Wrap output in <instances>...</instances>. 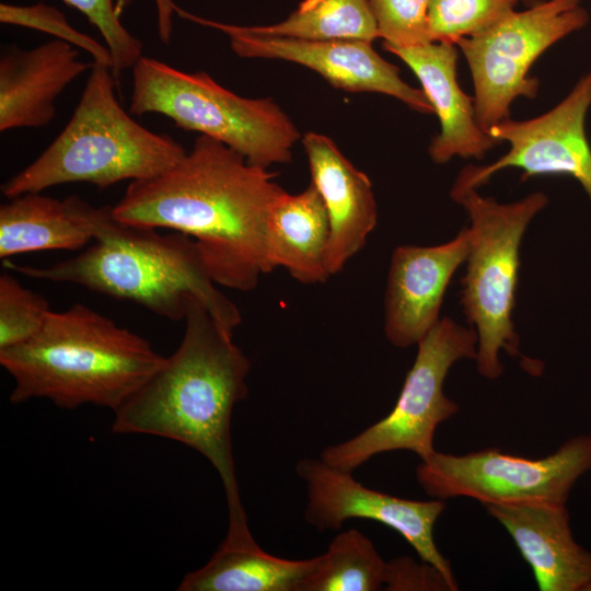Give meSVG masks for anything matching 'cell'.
<instances>
[{
  "label": "cell",
  "instance_id": "9a60e30c",
  "mask_svg": "<svg viewBox=\"0 0 591 591\" xmlns=\"http://www.w3.org/2000/svg\"><path fill=\"white\" fill-rule=\"evenodd\" d=\"M484 508L512 537L541 591H591V552L573 537L566 505L543 501Z\"/></svg>",
  "mask_w": 591,
  "mask_h": 591
},
{
  "label": "cell",
  "instance_id": "277c9868",
  "mask_svg": "<svg viewBox=\"0 0 591 591\" xmlns=\"http://www.w3.org/2000/svg\"><path fill=\"white\" fill-rule=\"evenodd\" d=\"M4 266L30 278L131 301L172 321H183L196 297L231 335L242 322L236 305L211 279L197 242L177 231L161 234L115 218L94 244L73 257L47 267L7 260Z\"/></svg>",
  "mask_w": 591,
  "mask_h": 591
},
{
  "label": "cell",
  "instance_id": "52a82bcc",
  "mask_svg": "<svg viewBox=\"0 0 591 591\" xmlns=\"http://www.w3.org/2000/svg\"><path fill=\"white\" fill-rule=\"evenodd\" d=\"M129 113H155L213 138L255 166L288 164L301 134L273 99H247L207 72H185L142 56L132 68Z\"/></svg>",
  "mask_w": 591,
  "mask_h": 591
},
{
  "label": "cell",
  "instance_id": "f1b7e54d",
  "mask_svg": "<svg viewBox=\"0 0 591 591\" xmlns=\"http://www.w3.org/2000/svg\"><path fill=\"white\" fill-rule=\"evenodd\" d=\"M383 590L386 591H456L433 565L410 557H397L386 564Z\"/></svg>",
  "mask_w": 591,
  "mask_h": 591
},
{
  "label": "cell",
  "instance_id": "5bb4252c",
  "mask_svg": "<svg viewBox=\"0 0 591 591\" xmlns=\"http://www.w3.org/2000/svg\"><path fill=\"white\" fill-rule=\"evenodd\" d=\"M470 250L468 228L443 244L398 245L384 298V334L397 348L417 345L438 323L445 290Z\"/></svg>",
  "mask_w": 591,
  "mask_h": 591
},
{
  "label": "cell",
  "instance_id": "d4e9b609",
  "mask_svg": "<svg viewBox=\"0 0 591 591\" xmlns=\"http://www.w3.org/2000/svg\"><path fill=\"white\" fill-rule=\"evenodd\" d=\"M48 301L8 273L0 275V350L35 336L50 313Z\"/></svg>",
  "mask_w": 591,
  "mask_h": 591
},
{
  "label": "cell",
  "instance_id": "cb8c5ba5",
  "mask_svg": "<svg viewBox=\"0 0 591 591\" xmlns=\"http://www.w3.org/2000/svg\"><path fill=\"white\" fill-rule=\"evenodd\" d=\"M521 0H431L428 13L432 42L456 45L491 28Z\"/></svg>",
  "mask_w": 591,
  "mask_h": 591
},
{
  "label": "cell",
  "instance_id": "8fae6325",
  "mask_svg": "<svg viewBox=\"0 0 591 591\" xmlns=\"http://www.w3.org/2000/svg\"><path fill=\"white\" fill-rule=\"evenodd\" d=\"M591 107V68L569 93L544 114L525 119L510 117L487 132L509 150L489 165H467L457 175L456 186L478 188L499 171L515 167L521 179L537 175H568L580 183L591 200V147L586 118Z\"/></svg>",
  "mask_w": 591,
  "mask_h": 591
},
{
  "label": "cell",
  "instance_id": "30bf717a",
  "mask_svg": "<svg viewBox=\"0 0 591 591\" xmlns=\"http://www.w3.org/2000/svg\"><path fill=\"white\" fill-rule=\"evenodd\" d=\"M591 471V436L568 439L554 453L528 459L486 448L466 454L436 451L420 460L416 478L440 500L471 498L483 506L543 501L567 505L578 479Z\"/></svg>",
  "mask_w": 591,
  "mask_h": 591
},
{
  "label": "cell",
  "instance_id": "83f0119b",
  "mask_svg": "<svg viewBox=\"0 0 591 591\" xmlns=\"http://www.w3.org/2000/svg\"><path fill=\"white\" fill-rule=\"evenodd\" d=\"M0 22L33 28L53 35L83 49L93 57V61L112 68V55L106 47L88 34L81 33L69 23L66 15L51 5L36 3L33 5L0 4Z\"/></svg>",
  "mask_w": 591,
  "mask_h": 591
},
{
  "label": "cell",
  "instance_id": "d6986e66",
  "mask_svg": "<svg viewBox=\"0 0 591 591\" xmlns=\"http://www.w3.org/2000/svg\"><path fill=\"white\" fill-rule=\"evenodd\" d=\"M115 219L113 206L95 207L78 196L57 199L27 193L0 207V258L83 247Z\"/></svg>",
  "mask_w": 591,
  "mask_h": 591
},
{
  "label": "cell",
  "instance_id": "484cf974",
  "mask_svg": "<svg viewBox=\"0 0 591 591\" xmlns=\"http://www.w3.org/2000/svg\"><path fill=\"white\" fill-rule=\"evenodd\" d=\"M84 14L102 35L108 48L112 71L118 80L123 71L132 69L143 56L142 43L121 23L123 11L136 0H62Z\"/></svg>",
  "mask_w": 591,
  "mask_h": 591
},
{
  "label": "cell",
  "instance_id": "8992f818",
  "mask_svg": "<svg viewBox=\"0 0 591 591\" xmlns=\"http://www.w3.org/2000/svg\"><path fill=\"white\" fill-rule=\"evenodd\" d=\"M451 198L467 212L471 227L466 273L461 281V304L477 334L476 367L488 379L503 371L500 351L519 357L521 367L540 375L543 363L523 356L512 313L520 268V245L533 218L548 204L543 192L501 204L477 188L453 184Z\"/></svg>",
  "mask_w": 591,
  "mask_h": 591
},
{
  "label": "cell",
  "instance_id": "603a6c76",
  "mask_svg": "<svg viewBox=\"0 0 591 591\" xmlns=\"http://www.w3.org/2000/svg\"><path fill=\"white\" fill-rule=\"evenodd\" d=\"M386 564L373 543L356 529L345 531L320 555V564L303 591H378Z\"/></svg>",
  "mask_w": 591,
  "mask_h": 591
},
{
  "label": "cell",
  "instance_id": "f546056e",
  "mask_svg": "<svg viewBox=\"0 0 591 591\" xmlns=\"http://www.w3.org/2000/svg\"><path fill=\"white\" fill-rule=\"evenodd\" d=\"M158 19V34L162 43L169 44L173 32V15L176 4L173 0H154Z\"/></svg>",
  "mask_w": 591,
  "mask_h": 591
},
{
  "label": "cell",
  "instance_id": "4fadbf2b",
  "mask_svg": "<svg viewBox=\"0 0 591 591\" xmlns=\"http://www.w3.org/2000/svg\"><path fill=\"white\" fill-rule=\"evenodd\" d=\"M176 14L224 33L231 49L241 58L280 59L306 67L331 85L351 93H380L397 99L410 109L432 114L433 108L421 89L406 83L399 69L382 58L367 40H302L258 36L240 25L197 16L178 7Z\"/></svg>",
  "mask_w": 591,
  "mask_h": 591
},
{
  "label": "cell",
  "instance_id": "4316f807",
  "mask_svg": "<svg viewBox=\"0 0 591 591\" xmlns=\"http://www.w3.org/2000/svg\"><path fill=\"white\" fill-rule=\"evenodd\" d=\"M383 47H414L431 43V0H368Z\"/></svg>",
  "mask_w": 591,
  "mask_h": 591
},
{
  "label": "cell",
  "instance_id": "ffe728a7",
  "mask_svg": "<svg viewBox=\"0 0 591 591\" xmlns=\"http://www.w3.org/2000/svg\"><path fill=\"white\" fill-rule=\"evenodd\" d=\"M329 231L324 201L312 183L294 195L285 190L267 220V273L282 267L301 283L326 281L332 276L326 264Z\"/></svg>",
  "mask_w": 591,
  "mask_h": 591
},
{
  "label": "cell",
  "instance_id": "9c48e42d",
  "mask_svg": "<svg viewBox=\"0 0 591 591\" xmlns=\"http://www.w3.org/2000/svg\"><path fill=\"white\" fill-rule=\"evenodd\" d=\"M581 1H541L456 43L471 72L476 119L485 131L510 117L515 99L536 96L540 82L529 71L549 47L589 23Z\"/></svg>",
  "mask_w": 591,
  "mask_h": 591
},
{
  "label": "cell",
  "instance_id": "6da1fadb",
  "mask_svg": "<svg viewBox=\"0 0 591 591\" xmlns=\"http://www.w3.org/2000/svg\"><path fill=\"white\" fill-rule=\"evenodd\" d=\"M283 192L268 169L200 135L174 166L130 182L113 215L134 227L193 237L217 286L251 291L268 274L267 220Z\"/></svg>",
  "mask_w": 591,
  "mask_h": 591
},
{
  "label": "cell",
  "instance_id": "3957f363",
  "mask_svg": "<svg viewBox=\"0 0 591 591\" xmlns=\"http://www.w3.org/2000/svg\"><path fill=\"white\" fill-rule=\"evenodd\" d=\"M165 359L143 337L81 303L51 311L35 336L0 350L14 381L11 403L46 398L67 409L90 404L115 412Z\"/></svg>",
  "mask_w": 591,
  "mask_h": 591
},
{
  "label": "cell",
  "instance_id": "ba28073f",
  "mask_svg": "<svg viewBox=\"0 0 591 591\" xmlns=\"http://www.w3.org/2000/svg\"><path fill=\"white\" fill-rule=\"evenodd\" d=\"M417 346L393 409L356 437L325 448L322 461L352 473L380 453L406 450L426 460L437 451L438 426L459 412L443 392L444 380L455 362L476 358L477 334L473 326L442 317Z\"/></svg>",
  "mask_w": 591,
  "mask_h": 591
},
{
  "label": "cell",
  "instance_id": "5b68a950",
  "mask_svg": "<svg viewBox=\"0 0 591 591\" xmlns=\"http://www.w3.org/2000/svg\"><path fill=\"white\" fill-rule=\"evenodd\" d=\"M112 68L93 61L79 103L54 141L1 185L8 199L68 183L105 188L154 177L181 161L184 147L138 124L115 95Z\"/></svg>",
  "mask_w": 591,
  "mask_h": 591
},
{
  "label": "cell",
  "instance_id": "ac0fdd59",
  "mask_svg": "<svg viewBox=\"0 0 591 591\" xmlns=\"http://www.w3.org/2000/svg\"><path fill=\"white\" fill-rule=\"evenodd\" d=\"M71 44L54 39L31 49L11 46L0 56V131L39 128L55 117L56 99L92 62Z\"/></svg>",
  "mask_w": 591,
  "mask_h": 591
},
{
  "label": "cell",
  "instance_id": "e0dca14e",
  "mask_svg": "<svg viewBox=\"0 0 591 591\" xmlns=\"http://www.w3.org/2000/svg\"><path fill=\"white\" fill-rule=\"evenodd\" d=\"M457 46L431 42L414 47H384L415 73L433 113L440 132L432 138L428 152L437 164L454 157L483 159L499 142L478 124L474 97L457 81Z\"/></svg>",
  "mask_w": 591,
  "mask_h": 591
},
{
  "label": "cell",
  "instance_id": "7c38bea8",
  "mask_svg": "<svg viewBox=\"0 0 591 591\" xmlns=\"http://www.w3.org/2000/svg\"><path fill=\"white\" fill-rule=\"evenodd\" d=\"M296 472L308 489L304 518L318 532L338 530L350 519L382 523L402 535L421 560L436 566L459 590L450 561L433 538L434 524L447 508L445 500H412L370 489L357 482L352 473L321 459L300 460Z\"/></svg>",
  "mask_w": 591,
  "mask_h": 591
},
{
  "label": "cell",
  "instance_id": "2e32d148",
  "mask_svg": "<svg viewBox=\"0 0 591 591\" xmlns=\"http://www.w3.org/2000/svg\"><path fill=\"white\" fill-rule=\"evenodd\" d=\"M302 144L311 183L318 190L329 220L326 264L340 273L366 245L378 223V207L368 175L358 170L327 136L305 132Z\"/></svg>",
  "mask_w": 591,
  "mask_h": 591
},
{
  "label": "cell",
  "instance_id": "7402d4cb",
  "mask_svg": "<svg viewBox=\"0 0 591 591\" xmlns=\"http://www.w3.org/2000/svg\"><path fill=\"white\" fill-rule=\"evenodd\" d=\"M250 34L302 40H367L380 38L368 0H301L285 20L242 26Z\"/></svg>",
  "mask_w": 591,
  "mask_h": 591
},
{
  "label": "cell",
  "instance_id": "7a4b0ae2",
  "mask_svg": "<svg viewBox=\"0 0 591 591\" xmlns=\"http://www.w3.org/2000/svg\"><path fill=\"white\" fill-rule=\"evenodd\" d=\"M178 348L115 412L112 431L181 442L217 470L225 493L229 529L248 531L236 479L231 419L247 395L251 362L196 297L189 300Z\"/></svg>",
  "mask_w": 591,
  "mask_h": 591
},
{
  "label": "cell",
  "instance_id": "44dd1931",
  "mask_svg": "<svg viewBox=\"0 0 591 591\" xmlns=\"http://www.w3.org/2000/svg\"><path fill=\"white\" fill-rule=\"evenodd\" d=\"M320 556L291 560L263 551L253 536L227 535L209 561L187 573L179 591H303Z\"/></svg>",
  "mask_w": 591,
  "mask_h": 591
}]
</instances>
